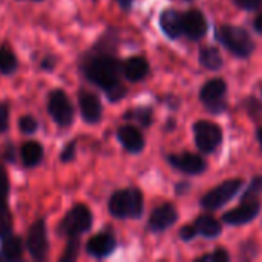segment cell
Returning a JSON list of instances; mask_svg holds the SVG:
<instances>
[{
    "label": "cell",
    "mask_w": 262,
    "mask_h": 262,
    "mask_svg": "<svg viewBox=\"0 0 262 262\" xmlns=\"http://www.w3.org/2000/svg\"><path fill=\"white\" fill-rule=\"evenodd\" d=\"M123 118L124 120L135 121L141 127H149L154 123V111H152V107H147V106L134 107V109L126 111L124 115H123Z\"/></svg>",
    "instance_id": "cell-23"
},
{
    "label": "cell",
    "mask_w": 262,
    "mask_h": 262,
    "mask_svg": "<svg viewBox=\"0 0 262 262\" xmlns=\"http://www.w3.org/2000/svg\"><path fill=\"white\" fill-rule=\"evenodd\" d=\"M196 235H198V232H196V229H195V226L193 224H186V226H183L181 229H180V238H181V241H184V243H189V241H193L195 238H196Z\"/></svg>",
    "instance_id": "cell-32"
},
{
    "label": "cell",
    "mask_w": 262,
    "mask_h": 262,
    "mask_svg": "<svg viewBox=\"0 0 262 262\" xmlns=\"http://www.w3.org/2000/svg\"><path fill=\"white\" fill-rule=\"evenodd\" d=\"M109 213L117 220H138L144 212V196L137 187L114 192L107 203Z\"/></svg>",
    "instance_id": "cell-2"
},
{
    "label": "cell",
    "mask_w": 262,
    "mask_h": 262,
    "mask_svg": "<svg viewBox=\"0 0 262 262\" xmlns=\"http://www.w3.org/2000/svg\"><path fill=\"white\" fill-rule=\"evenodd\" d=\"M189 189H190V184L189 183H178V184H175V192L180 193V195L186 193Z\"/></svg>",
    "instance_id": "cell-36"
},
{
    "label": "cell",
    "mask_w": 262,
    "mask_h": 262,
    "mask_svg": "<svg viewBox=\"0 0 262 262\" xmlns=\"http://www.w3.org/2000/svg\"><path fill=\"white\" fill-rule=\"evenodd\" d=\"M12 232V215L9 209L0 210V239Z\"/></svg>",
    "instance_id": "cell-30"
},
{
    "label": "cell",
    "mask_w": 262,
    "mask_h": 262,
    "mask_svg": "<svg viewBox=\"0 0 262 262\" xmlns=\"http://www.w3.org/2000/svg\"><path fill=\"white\" fill-rule=\"evenodd\" d=\"M160 28L167 38H180L183 35V12H178L172 8L164 9L160 14Z\"/></svg>",
    "instance_id": "cell-17"
},
{
    "label": "cell",
    "mask_w": 262,
    "mask_h": 262,
    "mask_svg": "<svg viewBox=\"0 0 262 262\" xmlns=\"http://www.w3.org/2000/svg\"><path fill=\"white\" fill-rule=\"evenodd\" d=\"M209 31V23L200 9H189L183 12V35L192 41H198L206 37Z\"/></svg>",
    "instance_id": "cell-13"
},
{
    "label": "cell",
    "mask_w": 262,
    "mask_h": 262,
    "mask_svg": "<svg viewBox=\"0 0 262 262\" xmlns=\"http://www.w3.org/2000/svg\"><path fill=\"white\" fill-rule=\"evenodd\" d=\"M243 186H244V181L239 178L227 180L221 183L220 186L213 187L212 190H209L207 193H204L200 200V206L206 210H218L227 203H230L239 193Z\"/></svg>",
    "instance_id": "cell-5"
},
{
    "label": "cell",
    "mask_w": 262,
    "mask_h": 262,
    "mask_svg": "<svg viewBox=\"0 0 262 262\" xmlns=\"http://www.w3.org/2000/svg\"><path fill=\"white\" fill-rule=\"evenodd\" d=\"M46 109L57 126L69 127L74 123L75 111L68 94L63 89H52L49 92L46 98Z\"/></svg>",
    "instance_id": "cell-6"
},
{
    "label": "cell",
    "mask_w": 262,
    "mask_h": 262,
    "mask_svg": "<svg viewBox=\"0 0 262 262\" xmlns=\"http://www.w3.org/2000/svg\"><path fill=\"white\" fill-rule=\"evenodd\" d=\"M18 129L25 135H32L38 129V121L32 115H29V114L28 115H23V117L18 118Z\"/></svg>",
    "instance_id": "cell-28"
},
{
    "label": "cell",
    "mask_w": 262,
    "mask_h": 262,
    "mask_svg": "<svg viewBox=\"0 0 262 262\" xmlns=\"http://www.w3.org/2000/svg\"><path fill=\"white\" fill-rule=\"evenodd\" d=\"M9 127V106L6 103H0V134L6 132Z\"/></svg>",
    "instance_id": "cell-33"
},
{
    "label": "cell",
    "mask_w": 262,
    "mask_h": 262,
    "mask_svg": "<svg viewBox=\"0 0 262 262\" xmlns=\"http://www.w3.org/2000/svg\"><path fill=\"white\" fill-rule=\"evenodd\" d=\"M117 34L107 31L80 61L84 78L100 88L112 103L120 101L127 94L126 86L121 83L123 61L117 57Z\"/></svg>",
    "instance_id": "cell-1"
},
{
    "label": "cell",
    "mask_w": 262,
    "mask_h": 262,
    "mask_svg": "<svg viewBox=\"0 0 262 262\" xmlns=\"http://www.w3.org/2000/svg\"><path fill=\"white\" fill-rule=\"evenodd\" d=\"M18 68L17 57L14 51L8 45L0 46V74L2 75H12Z\"/></svg>",
    "instance_id": "cell-24"
},
{
    "label": "cell",
    "mask_w": 262,
    "mask_h": 262,
    "mask_svg": "<svg viewBox=\"0 0 262 262\" xmlns=\"http://www.w3.org/2000/svg\"><path fill=\"white\" fill-rule=\"evenodd\" d=\"M20 157L26 167H35L43 160V146L37 141H28L20 147Z\"/></svg>",
    "instance_id": "cell-22"
},
{
    "label": "cell",
    "mask_w": 262,
    "mask_h": 262,
    "mask_svg": "<svg viewBox=\"0 0 262 262\" xmlns=\"http://www.w3.org/2000/svg\"><path fill=\"white\" fill-rule=\"evenodd\" d=\"M253 28H255V31H256L258 34H261L262 35V12L256 15V18H255V21H253Z\"/></svg>",
    "instance_id": "cell-37"
},
{
    "label": "cell",
    "mask_w": 262,
    "mask_h": 262,
    "mask_svg": "<svg viewBox=\"0 0 262 262\" xmlns=\"http://www.w3.org/2000/svg\"><path fill=\"white\" fill-rule=\"evenodd\" d=\"M262 193V175L259 177H255L249 187L244 190L243 196H241V201H246V200H259V195Z\"/></svg>",
    "instance_id": "cell-27"
},
{
    "label": "cell",
    "mask_w": 262,
    "mask_h": 262,
    "mask_svg": "<svg viewBox=\"0 0 262 262\" xmlns=\"http://www.w3.org/2000/svg\"><path fill=\"white\" fill-rule=\"evenodd\" d=\"M198 235L207 238V239H215L223 233V226L220 224L218 220H215L210 215H201L195 220L193 223Z\"/></svg>",
    "instance_id": "cell-19"
},
{
    "label": "cell",
    "mask_w": 262,
    "mask_h": 262,
    "mask_svg": "<svg viewBox=\"0 0 262 262\" xmlns=\"http://www.w3.org/2000/svg\"><path fill=\"white\" fill-rule=\"evenodd\" d=\"M256 138H258V143H259V146L262 147V126H261V127H258V132H256Z\"/></svg>",
    "instance_id": "cell-39"
},
{
    "label": "cell",
    "mask_w": 262,
    "mask_h": 262,
    "mask_svg": "<svg viewBox=\"0 0 262 262\" xmlns=\"http://www.w3.org/2000/svg\"><path fill=\"white\" fill-rule=\"evenodd\" d=\"M117 138L120 141V144L129 152V154H141L144 146H146V141H144V135L143 132L134 126V124H124V126H120L118 130H117Z\"/></svg>",
    "instance_id": "cell-16"
},
{
    "label": "cell",
    "mask_w": 262,
    "mask_h": 262,
    "mask_svg": "<svg viewBox=\"0 0 262 262\" xmlns=\"http://www.w3.org/2000/svg\"><path fill=\"white\" fill-rule=\"evenodd\" d=\"M57 57L55 55H52V54H48V55H45L43 57V60L40 61V68H41V71H46V72H52L54 69H55V66H57Z\"/></svg>",
    "instance_id": "cell-34"
},
{
    "label": "cell",
    "mask_w": 262,
    "mask_h": 262,
    "mask_svg": "<svg viewBox=\"0 0 262 262\" xmlns=\"http://www.w3.org/2000/svg\"><path fill=\"white\" fill-rule=\"evenodd\" d=\"M149 61L141 55L129 57L123 61V77L132 83L144 80L149 75Z\"/></svg>",
    "instance_id": "cell-18"
},
{
    "label": "cell",
    "mask_w": 262,
    "mask_h": 262,
    "mask_svg": "<svg viewBox=\"0 0 262 262\" xmlns=\"http://www.w3.org/2000/svg\"><path fill=\"white\" fill-rule=\"evenodd\" d=\"M2 256L6 261H20L23 256V243L21 238L12 232L2 238Z\"/></svg>",
    "instance_id": "cell-20"
},
{
    "label": "cell",
    "mask_w": 262,
    "mask_h": 262,
    "mask_svg": "<svg viewBox=\"0 0 262 262\" xmlns=\"http://www.w3.org/2000/svg\"><path fill=\"white\" fill-rule=\"evenodd\" d=\"M166 160L173 169L180 170L184 175H190V177L201 175L207 169L206 160L201 155L190 154V152H184V154H180V155L169 154V155H166Z\"/></svg>",
    "instance_id": "cell-11"
},
{
    "label": "cell",
    "mask_w": 262,
    "mask_h": 262,
    "mask_svg": "<svg viewBox=\"0 0 262 262\" xmlns=\"http://www.w3.org/2000/svg\"><path fill=\"white\" fill-rule=\"evenodd\" d=\"M75 155H77V141L75 140H71L61 149V152H60V161L64 163V164L66 163H71V161L75 160Z\"/></svg>",
    "instance_id": "cell-31"
},
{
    "label": "cell",
    "mask_w": 262,
    "mask_h": 262,
    "mask_svg": "<svg viewBox=\"0 0 262 262\" xmlns=\"http://www.w3.org/2000/svg\"><path fill=\"white\" fill-rule=\"evenodd\" d=\"M86 253L95 259H103L111 256L117 249V239L109 232H101L89 238L86 243Z\"/></svg>",
    "instance_id": "cell-15"
},
{
    "label": "cell",
    "mask_w": 262,
    "mask_h": 262,
    "mask_svg": "<svg viewBox=\"0 0 262 262\" xmlns=\"http://www.w3.org/2000/svg\"><path fill=\"white\" fill-rule=\"evenodd\" d=\"M118 2V5L123 8V9H130L132 8V3H134V0H117Z\"/></svg>",
    "instance_id": "cell-38"
},
{
    "label": "cell",
    "mask_w": 262,
    "mask_h": 262,
    "mask_svg": "<svg viewBox=\"0 0 262 262\" xmlns=\"http://www.w3.org/2000/svg\"><path fill=\"white\" fill-rule=\"evenodd\" d=\"M215 38L235 57L249 58L256 45L247 29L235 25H221L215 31Z\"/></svg>",
    "instance_id": "cell-3"
},
{
    "label": "cell",
    "mask_w": 262,
    "mask_h": 262,
    "mask_svg": "<svg viewBox=\"0 0 262 262\" xmlns=\"http://www.w3.org/2000/svg\"><path fill=\"white\" fill-rule=\"evenodd\" d=\"M8 196H9V178H8V172L5 166L0 161V210L9 209Z\"/></svg>",
    "instance_id": "cell-25"
},
{
    "label": "cell",
    "mask_w": 262,
    "mask_h": 262,
    "mask_svg": "<svg viewBox=\"0 0 262 262\" xmlns=\"http://www.w3.org/2000/svg\"><path fill=\"white\" fill-rule=\"evenodd\" d=\"M26 250L31 258L35 261H45L49 252V238L45 220H37L28 230L26 236Z\"/></svg>",
    "instance_id": "cell-9"
},
{
    "label": "cell",
    "mask_w": 262,
    "mask_h": 262,
    "mask_svg": "<svg viewBox=\"0 0 262 262\" xmlns=\"http://www.w3.org/2000/svg\"><path fill=\"white\" fill-rule=\"evenodd\" d=\"M80 255V236L68 238L64 253L60 256V262H74Z\"/></svg>",
    "instance_id": "cell-26"
},
{
    "label": "cell",
    "mask_w": 262,
    "mask_h": 262,
    "mask_svg": "<svg viewBox=\"0 0 262 262\" xmlns=\"http://www.w3.org/2000/svg\"><path fill=\"white\" fill-rule=\"evenodd\" d=\"M235 5L244 11H255L262 5V0H235Z\"/></svg>",
    "instance_id": "cell-35"
},
{
    "label": "cell",
    "mask_w": 262,
    "mask_h": 262,
    "mask_svg": "<svg viewBox=\"0 0 262 262\" xmlns=\"http://www.w3.org/2000/svg\"><path fill=\"white\" fill-rule=\"evenodd\" d=\"M186 2H193V0H186Z\"/></svg>",
    "instance_id": "cell-40"
},
{
    "label": "cell",
    "mask_w": 262,
    "mask_h": 262,
    "mask_svg": "<svg viewBox=\"0 0 262 262\" xmlns=\"http://www.w3.org/2000/svg\"><path fill=\"white\" fill-rule=\"evenodd\" d=\"M178 218L180 216H178V210L175 209V206L170 203H164L152 210L149 221H147V227L154 233H163L169 230L178 221Z\"/></svg>",
    "instance_id": "cell-12"
},
{
    "label": "cell",
    "mask_w": 262,
    "mask_h": 262,
    "mask_svg": "<svg viewBox=\"0 0 262 262\" xmlns=\"http://www.w3.org/2000/svg\"><path fill=\"white\" fill-rule=\"evenodd\" d=\"M92 2H97V0H92Z\"/></svg>",
    "instance_id": "cell-41"
},
{
    "label": "cell",
    "mask_w": 262,
    "mask_h": 262,
    "mask_svg": "<svg viewBox=\"0 0 262 262\" xmlns=\"http://www.w3.org/2000/svg\"><path fill=\"white\" fill-rule=\"evenodd\" d=\"M230 261V255L226 249H216L213 253H207V255H201L200 258H196V262H229Z\"/></svg>",
    "instance_id": "cell-29"
},
{
    "label": "cell",
    "mask_w": 262,
    "mask_h": 262,
    "mask_svg": "<svg viewBox=\"0 0 262 262\" xmlns=\"http://www.w3.org/2000/svg\"><path fill=\"white\" fill-rule=\"evenodd\" d=\"M200 100L215 115L227 109V83L223 78L209 80L200 91Z\"/></svg>",
    "instance_id": "cell-7"
},
{
    "label": "cell",
    "mask_w": 262,
    "mask_h": 262,
    "mask_svg": "<svg viewBox=\"0 0 262 262\" xmlns=\"http://www.w3.org/2000/svg\"><path fill=\"white\" fill-rule=\"evenodd\" d=\"M78 107H80V115L83 121L88 124H97L101 121L103 117V104L100 98L88 91H80L78 92Z\"/></svg>",
    "instance_id": "cell-14"
},
{
    "label": "cell",
    "mask_w": 262,
    "mask_h": 262,
    "mask_svg": "<svg viewBox=\"0 0 262 262\" xmlns=\"http://www.w3.org/2000/svg\"><path fill=\"white\" fill-rule=\"evenodd\" d=\"M195 144L201 154H213L223 143V130L216 123L200 120L193 124Z\"/></svg>",
    "instance_id": "cell-8"
},
{
    "label": "cell",
    "mask_w": 262,
    "mask_h": 262,
    "mask_svg": "<svg viewBox=\"0 0 262 262\" xmlns=\"http://www.w3.org/2000/svg\"><path fill=\"white\" fill-rule=\"evenodd\" d=\"M200 63L207 71H220L224 66V58L218 48L215 46H203L200 49Z\"/></svg>",
    "instance_id": "cell-21"
},
{
    "label": "cell",
    "mask_w": 262,
    "mask_h": 262,
    "mask_svg": "<svg viewBox=\"0 0 262 262\" xmlns=\"http://www.w3.org/2000/svg\"><path fill=\"white\" fill-rule=\"evenodd\" d=\"M94 223L91 209L86 204H75L68 210V213L60 220L57 226V235L63 238H75L89 232Z\"/></svg>",
    "instance_id": "cell-4"
},
{
    "label": "cell",
    "mask_w": 262,
    "mask_h": 262,
    "mask_svg": "<svg viewBox=\"0 0 262 262\" xmlns=\"http://www.w3.org/2000/svg\"><path fill=\"white\" fill-rule=\"evenodd\" d=\"M261 203L259 200H246L241 201V204L223 215V223L227 226L236 227V226H244L252 223L253 220L258 218L261 212Z\"/></svg>",
    "instance_id": "cell-10"
}]
</instances>
